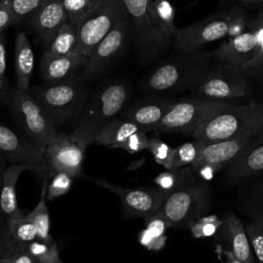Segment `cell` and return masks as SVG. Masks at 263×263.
<instances>
[{
	"label": "cell",
	"mask_w": 263,
	"mask_h": 263,
	"mask_svg": "<svg viewBox=\"0 0 263 263\" xmlns=\"http://www.w3.org/2000/svg\"><path fill=\"white\" fill-rule=\"evenodd\" d=\"M13 63L16 88L22 91H29L31 77L34 72L35 57L32 45L25 32H20L15 37Z\"/></svg>",
	"instance_id": "cell-21"
},
{
	"label": "cell",
	"mask_w": 263,
	"mask_h": 263,
	"mask_svg": "<svg viewBox=\"0 0 263 263\" xmlns=\"http://www.w3.org/2000/svg\"><path fill=\"white\" fill-rule=\"evenodd\" d=\"M149 15L156 31L173 42L177 28L175 26V9L167 0H151Z\"/></svg>",
	"instance_id": "cell-24"
},
{
	"label": "cell",
	"mask_w": 263,
	"mask_h": 263,
	"mask_svg": "<svg viewBox=\"0 0 263 263\" xmlns=\"http://www.w3.org/2000/svg\"><path fill=\"white\" fill-rule=\"evenodd\" d=\"M263 129V104H235L197 126L194 140L212 143L254 135Z\"/></svg>",
	"instance_id": "cell-3"
},
{
	"label": "cell",
	"mask_w": 263,
	"mask_h": 263,
	"mask_svg": "<svg viewBox=\"0 0 263 263\" xmlns=\"http://www.w3.org/2000/svg\"><path fill=\"white\" fill-rule=\"evenodd\" d=\"M5 105L20 130L37 145L46 148L58 137L55 123L30 90L10 88Z\"/></svg>",
	"instance_id": "cell-6"
},
{
	"label": "cell",
	"mask_w": 263,
	"mask_h": 263,
	"mask_svg": "<svg viewBox=\"0 0 263 263\" xmlns=\"http://www.w3.org/2000/svg\"><path fill=\"white\" fill-rule=\"evenodd\" d=\"M235 104L237 101L216 100L201 96L176 101L155 132L192 134L201 123Z\"/></svg>",
	"instance_id": "cell-9"
},
{
	"label": "cell",
	"mask_w": 263,
	"mask_h": 263,
	"mask_svg": "<svg viewBox=\"0 0 263 263\" xmlns=\"http://www.w3.org/2000/svg\"><path fill=\"white\" fill-rule=\"evenodd\" d=\"M77 43L76 27L67 21L51 37L44 51L55 55L69 54L77 50Z\"/></svg>",
	"instance_id": "cell-27"
},
{
	"label": "cell",
	"mask_w": 263,
	"mask_h": 263,
	"mask_svg": "<svg viewBox=\"0 0 263 263\" xmlns=\"http://www.w3.org/2000/svg\"><path fill=\"white\" fill-rule=\"evenodd\" d=\"M32 96L51 117L57 127L76 121L90 95L89 84L75 77L59 83H45L30 88Z\"/></svg>",
	"instance_id": "cell-4"
},
{
	"label": "cell",
	"mask_w": 263,
	"mask_h": 263,
	"mask_svg": "<svg viewBox=\"0 0 263 263\" xmlns=\"http://www.w3.org/2000/svg\"><path fill=\"white\" fill-rule=\"evenodd\" d=\"M175 53L155 65L142 77L139 82L141 91L163 95L198 89L215 62L212 51L200 49Z\"/></svg>",
	"instance_id": "cell-1"
},
{
	"label": "cell",
	"mask_w": 263,
	"mask_h": 263,
	"mask_svg": "<svg viewBox=\"0 0 263 263\" xmlns=\"http://www.w3.org/2000/svg\"><path fill=\"white\" fill-rule=\"evenodd\" d=\"M175 100L159 96L149 95L128 104L120 113L121 117L136 124L141 130L155 132L156 127L175 104Z\"/></svg>",
	"instance_id": "cell-17"
},
{
	"label": "cell",
	"mask_w": 263,
	"mask_h": 263,
	"mask_svg": "<svg viewBox=\"0 0 263 263\" xmlns=\"http://www.w3.org/2000/svg\"><path fill=\"white\" fill-rule=\"evenodd\" d=\"M73 178L64 172L54 173L51 176V181L47 184L46 199L51 200L66 194L72 186Z\"/></svg>",
	"instance_id": "cell-37"
},
{
	"label": "cell",
	"mask_w": 263,
	"mask_h": 263,
	"mask_svg": "<svg viewBox=\"0 0 263 263\" xmlns=\"http://www.w3.org/2000/svg\"><path fill=\"white\" fill-rule=\"evenodd\" d=\"M7 223L11 235L16 242L27 245L38 238L36 226L28 216L12 219L7 221Z\"/></svg>",
	"instance_id": "cell-32"
},
{
	"label": "cell",
	"mask_w": 263,
	"mask_h": 263,
	"mask_svg": "<svg viewBox=\"0 0 263 263\" xmlns=\"http://www.w3.org/2000/svg\"><path fill=\"white\" fill-rule=\"evenodd\" d=\"M123 13L121 0H98L76 26L77 50L87 58Z\"/></svg>",
	"instance_id": "cell-11"
},
{
	"label": "cell",
	"mask_w": 263,
	"mask_h": 263,
	"mask_svg": "<svg viewBox=\"0 0 263 263\" xmlns=\"http://www.w3.org/2000/svg\"><path fill=\"white\" fill-rule=\"evenodd\" d=\"M149 140L150 139H148V137L146 136V133L140 129L128 137V139L121 146V149L129 153L140 152L144 149H148Z\"/></svg>",
	"instance_id": "cell-42"
},
{
	"label": "cell",
	"mask_w": 263,
	"mask_h": 263,
	"mask_svg": "<svg viewBox=\"0 0 263 263\" xmlns=\"http://www.w3.org/2000/svg\"><path fill=\"white\" fill-rule=\"evenodd\" d=\"M249 78L237 66L214 62L205 80L196 90L197 96L237 101L251 93Z\"/></svg>",
	"instance_id": "cell-12"
},
{
	"label": "cell",
	"mask_w": 263,
	"mask_h": 263,
	"mask_svg": "<svg viewBox=\"0 0 263 263\" xmlns=\"http://www.w3.org/2000/svg\"><path fill=\"white\" fill-rule=\"evenodd\" d=\"M6 76V38L4 32H0V101L5 104L10 90Z\"/></svg>",
	"instance_id": "cell-39"
},
{
	"label": "cell",
	"mask_w": 263,
	"mask_h": 263,
	"mask_svg": "<svg viewBox=\"0 0 263 263\" xmlns=\"http://www.w3.org/2000/svg\"><path fill=\"white\" fill-rule=\"evenodd\" d=\"M45 148L37 145L22 132L0 123V153L10 164L27 165L39 175L50 176L44 158Z\"/></svg>",
	"instance_id": "cell-14"
},
{
	"label": "cell",
	"mask_w": 263,
	"mask_h": 263,
	"mask_svg": "<svg viewBox=\"0 0 263 263\" xmlns=\"http://www.w3.org/2000/svg\"><path fill=\"white\" fill-rule=\"evenodd\" d=\"M249 30L256 32L261 38V35H263V12L258 15V17L252 23V25L249 26Z\"/></svg>",
	"instance_id": "cell-48"
},
{
	"label": "cell",
	"mask_w": 263,
	"mask_h": 263,
	"mask_svg": "<svg viewBox=\"0 0 263 263\" xmlns=\"http://www.w3.org/2000/svg\"><path fill=\"white\" fill-rule=\"evenodd\" d=\"M246 231L259 263H263V227L259 223H251Z\"/></svg>",
	"instance_id": "cell-41"
},
{
	"label": "cell",
	"mask_w": 263,
	"mask_h": 263,
	"mask_svg": "<svg viewBox=\"0 0 263 263\" xmlns=\"http://www.w3.org/2000/svg\"><path fill=\"white\" fill-rule=\"evenodd\" d=\"M245 14L228 10L206 16L194 24L178 29L172 42L175 52H193L205 44L220 40L227 35L238 34V25L243 24Z\"/></svg>",
	"instance_id": "cell-7"
},
{
	"label": "cell",
	"mask_w": 263,
	"mask_h": 263,
	"mask_svg": "<svg viewBox=\"0 0 263 263\" xmlns=\"http://www.w3.org/2000/svg\"><path fill=\"white\" fill-rule=\"evenodd\" d=\"M85 179L115 193L120 200L123 215L126 218L140 217L145 221L148 220L159 211L168 194L159 187L124 188L89 176L85 177Z\"/></svg>",
	"instance_id": "cell-13"
},
{
	"label": "cell",
	"mask_w": 263,
	"mask_h": 263,
	"mask_svg": "<svg viewBox=\"0 0 263 263\" xmlns=\"http://www.w3.org/2000/svg\"><path fill=\"white\" fill-rule=\"evenodd\" d=\"M243 4H260L263 3V0H237Z\"/></svg>",
	"instance_id": "cell-50"
},
{
	"label": "cell",
	"mask_w": 263,
	"mask_h": 263,
	"mask_svg": "<svg viewBox=\"0 0 263 263\" xmlns=\"http://www.w3.org/2000/svg\"><path fill=\"white\" fill-rule=\"evenodd\" d=\"M148 150L152 154L154 160L162 165L167 171H171L173 167V158H174V148L170 147L165 142L152 138L149 140Z\"/></svg>",
	"instance_id": "cell-34"
},
{
	"label": "cell",
	"mask_w": 263,
	"mask_h": 263,
	"mask_svg": "<svg viewBox=\"0 0 263 263\" xmlns=\"http://www.w3.org/2000/svg\"><path fill=\"white\" fill-rule=\"evenodd\" d=\"M167 222L159 217L158 215H154L148 220H146V229L154 236L161 237L165 235V230L168 228Z\"/></svg>",
	"instance_id": "cell-45"
},
{
	"label": "cell",
	"mask_w": 263,
	"mask_h": 263,
	"mask_svg": "<svg viewBox=\"0 0 263 263\" xmlns=\"http://www.w3.org/2000/svg\"><path fill=\"white\" fill-rule=\"evenodd\" d=\"M130 29L132 48L139 66H146L164 54L172 42L154 28L150 15L151 0H121Z\"/></svg>",
	"instance_id": "cell-5"
},
{
	"label": "cell",
	"mask_w": 263,
	"mask_h": 263,
	"mask_svg": "<svg viewBox=\"0 0 263 263\" xmlns=\"http://www.w3.org/2000/svg\"><path fill=\"white\" fill-rule=\"evenodd\" d=\"M12 263H37L36 260L30 255L25 243H16L10 256Z\"/></svg>",
	"instance_id": "cell-46"
},
{
	"label": "cell",
	"mask_w": 263,
	"mask_h": 263,
	"mask_svg": "<svg viewBox=\"0 0 263 263\" xmlns=\"http://www.w3.org/2000/svg\"><path fill=\"white\" fill-rule=\"evenodd\" d=\"M86 57L78 50L64 55L43 51L40 60V75L45 83H59L78 77L86 64Z\"/></svg>",
	"instance_id": "cell-19"
},
{
	"label": "cell",
	"mask_w": 263,
	"mask_h": 263,
	"mask_svg": "<svg viewBox=\"0 0 263 263\" xmlns=\"http://www.w3.org/2000/svg\"><path fill=\"white\" fill-rule=\"evenodd\" d=\"M0 263H12V262H11V259L9 257V258H4V259L0 260Z\"/></svg>",
	"instance_id": "cell-51"
},
{
	"label": "cell",
	"mask_w": 263,
	"mask_h": 263,
	"mask_svg": "<svg viewBox=\"0 0 263 263\" xmlns=\"http://www.w3.org/2000/svg\"><path fill=\"white\" fill-rule=\"evenodd\" d=\"M210 204V188L205 184H190L171 192L156 213L170 227H189L202 217Z\"/></svg>",
	"instance_id": "cell-10"
},
{
	"label": "cell",
	"mask_w": 263,
	"mask_h": 263,
	"mask_svg": "<svg viewBox=\"0 0 263 263\" xmlns=\"http://www.w3.org/2000/svg\"><path fill=\"white\" fill-rule=\"evenodd\" d=\"M0 215H1V210H0Z\"/></svg>",
	"instance_id": "cell-53"
},
{
	"label": "cell",
	"mask_w": 263,
	"mask_h": 263,
	"mask_svg": "<svg viewBox=\"0 0 263 263\" xmlns=\"http://www.w3.org/2000/svg\"><path fill=\"white\" fill-rule=\"evenodd\" d=\"M154 183L161 190L171 193L194 183V178L191 168L181 167L159 174L154 179Z\"/></svg>",
	"instance_id": "cell-29"
},
{
	"label": "cell",
	"mask_w": 263,
	"mask_h": 263,
	"mask_svg": "<svg viewBox=\"0 0 263 263\" xmlns=\"http://www.w3.org/2000/svg\"><path fill=\"white\" fill-rule=\"evenodd\" d=\"M68 21L75 27L95 5L93 0H62Z\"/></svg>",
	"instance_id": "cell-35"
},
{
	"label": "cell",
	"mask_w": 263,
	"mask_h": 263,
	"mask_svg": "<svg viewBox=\"0 0 263 263\" xmlns=\"http://www.w3.org/2000/svg\"><path fill=\"white\" fill-rule=\"evenodd\" d=\"M222 224L223 221H221L216 215H209L195 220L190 224L189 229L193 237L203 238L214 235Z\"/></svg>",
	"instance_id": "cell-33"
},
{
	"label": "cell",
	"mask_w": 263,
	"mask_h": 263,
	"mask_svg": "<svg viewBox=\"0 0 263 263\" xmlns=\"http://www.w3.org/2000/svg\"><path fill=\"white\" fill-rule=\"evenodd\" d=\"M227 234L231 251L241 263H254L251 243L239 218L232 215L226 220Z\"/></svg>",
	"instance_id": "cell-25"
},
{
	"label": "cell",
	"mask_w": 263,
	"mask_h": 263,
	"mask_svg": "<svg viewBox=\"0 0 263 263\" xmlns=\"http://www.w3.org/2000/svg\"><path fill=\"white\" fill-rule=\"evenodd\" d=\"M97 1H98V0H93V2H95V3H96V2H97Z\"/></svg>",
	"instance_id": "cell-52"
},
{
	"label": "cell",
	"mask_w": 263,
	"mask_h": 263,
	"mask_svg": "<svg viewBox=\"0 0 263 263\" xmlns=\"http://www.w3.org/2000/svg\"><path fill=\"white\" fill-rule=\"evenodd\" d=\"M240 69L249 80H263V41L255 55L245 63Z\"/></svg>",
	"instance_id": "cell-38"
},
{
	"label": "cell",
	"mask_w": 263,
	"mask_h": 263,
	"mask_svg": "<svg viewBox=\"0 0 263 263\" xmlns=\"http://www.w3.org/2000/svg\"><path fill=\"white\" fill-rule=\"evenodd\" d=\"M67 21L62 0H44L28 24L38 40L46 46L51 37Z\"/></svg>",
	"instance_id": "cell-20"
},
{
	"label": "cell",
	"mask_w": 263,
	"mask_h": 263,
	"mask_svg": "<svg viewBox=\"0 0 263 263\" xmlns=\"http://www.w3.org/2000/svg\"><path fill=\"white\" fill-rule=\"evenodd\" d=\"M48 178H49L48 176L43 178L39 202L35 206V209L28 215V217L33 221V223L36 226L38 238L46 240V241H53V239L49 233V214H48V210H47V206L45 203Z\"/></svg>",
	"instance_id": "cell-28"
},
{
	"label": "cell",
	"mask_w": 263,
	"mask_h": 263,
	"mask_svg": "<svg viewBox=\"0 0 263 263\" xmlns=\"http://www.w3.org/2000/svg\"><path fill=\"white\" fill-rule=\"evenodd\" d=\"M7 166H8V162L6 161L4 156L0 153V188H1V184H2L3 175H4V172L7 168Z\"/></svg>",
	"instance_id": "cell-49"
},
{
	"label": "cell",
	"mask_w": 263,
	"mask_h": 263,
	"mask_svg": "<svg viewBox=\"0 0 263 263\" xmlns=\"http://www.w3.org/2000/svg\"><path fill=\"white\" fill-rule=\"evenodd\" d=\"M217 254L221 263H241L232 253V251L217 247Z\"/></svg>",
	"instance_id": "cell-47"
},
{
	"label": "cell",
	"mask_w": 263,
	"mask_h": 263,
	"mask_svg": "<svg viewBox=\"0 0 263 263\" xmlns=\"http://www.w3.org/2000/svg\"><path fill=\"white\" fill-rule=\"evenodd\" d=\"M26 247L37 263H63L54 241H46L36 238L27 243Z\"/></svg>",
	"instance_id": "cell-30"
},
{
	"label": "cell",
	"mask_w": 263,
	"mask_h": 263,
	"mask_svg": "<svg viewBox=\"0 0 263 263\" xmlns=\"http://www.w3.org/2000/svg\"><path fill=\"white\" fill-rule=\"evenodd\" d=\"M261 173H263V144L229 165L227 177L232 181H239Z\"/></svg>",
	"instance_id": "cell-26"
},
{
	"label": "cell",
	"mask_w": 263,
	"mask_h": 263,
	"mask_svg": "<svg viewBox=\"0 0 263 263\" xmlns=\"http://www.w3.org/2000/svg\"><path fill=\"white\" fill-rule=\"evenodd\" d=\"M13 11L16 25L29 22L33 14L42 5L44 0H8Z\"/></svg>",
	"instance_id": "cell-36"
},
{
	"label": "cell",
	"mask_w": 263,
	"mask_h": 263,
	"mask_svg": "<svg viewBox=\"0 0 263 263\" xmlns=\"http://www.w3.org/2000/svg\"><path fill=\"white\" fill-rule=\"evenodd\" d=\"M261 42L262 39L256 32L248 30L230 36L212 51V55L215 62L241 68L245 63L255 55Z\"/></svg>",
	"instance_id": "cell-18"
},
{
	"label": "cell",
	"mask_w": 263,
	"mask_h": 263,
	"mask_svg": "<svg viewBox=\"0 0 263 263\" xmlns=\"http://www.w3.org/2000/svg\"><path fill=\"white\" fill-rule=\"evenodd\" d=\"M140 130L133 122L120 117H114L97 135L93 143L111 148H121L130 135Z\"/></svg>",
	"instance_id": "cell-23"
},
{
	"label": "cell",
	"mask_w": 263,
	"mask_h": 263,
	"mask_svg": "<svg viewBox=\"0 0 263 263\" xmlns=\"http://www.w3.org/2000/svg\"><path fill=\"white\" fill-rule=\"evenodd\" d=\"M16 243L11 235L6 219L0 215V260L9 258Z\"/></svg>",
	"instance_id": "cell-40"
},
{
	"label": "cell",
	"mask_w": 263,
	"mask_h": 263,
	"mask_svg": "<svg viewBox=\"0 0 263 263\" xmlns=\"http://www.w3.org/2000/svg\"><path fill=\"white\" fill-rule=\"evenodd\" d=\"M139 241L142 246H144L150 251H159L164 247L166 236L164 235L161 237H156L145 228L139 234Z\"/></svg>",
	"instance_id": "cell-43"
},
{
	"label": "cell",
	"mask_w": 263,
	"mask_h": 263,
	"mask_svg": "<svg viewBox=\"0 0 263 263\" xmlns=\"http://www.w3.org/2000/svg\"><path fill=\"white\" fill-rule=\"evenodd\" d=\"M205 143L194 140L186 142L177 148H174V158L172 170H178L186 165H191L200 155ZM171 170V171H172Z\"/></svg>",
	"instance_id": "cell-31"
},
{
	"label": "cell",
	"mask_w": 263,
	"mask_h": 263,
	"mask_svg": "<svg viewBox=\"0 0 263 263\" xmlns=\"http://www.w3.org/2000/svg\"><path fill=\"white\" fill-rule=\"evenodd\" d=\"M129 45H132L130 29L124 12L87 57L86 64L79 75L80 79L89 84L107 75L124 57Z\"/></svg>",
	"instance_id": "cell-8"
},
{
	"label": "cell",
	"mask_w": 263,
	"mask_h": 263,
	"mask_svg": "<svg viewBox=\"0 0 263 263\" xmlns=\"http://www.w3.org/2000/svg\"><path fill=\"white\" fill-rule=\"evenodd\" d=\"M132 93V83L125 78H113L100 83L90 92L69 138L87 148L99 132L128 105Z\"/></svg>",
	"instance_id": "cell-2"
},
{
	"label": "cell",
	"mask_w": 263,
	"mask_h": 263,
	"mask_svg": "<svg viewBox=\"0 0 263 263\" xmlns=\"http://www.w3.org/2000/svg\"><path fill=\"white\" fill-rule=\"evenodd\" d=\"M85 149L79 143L74 142L66 134H60L44 151V158L49 175L64 172L73 179L78 177L82 171Z\"/></svg>",
	"instance_id": "cell-16"
},
{
	"label": "cell",
	"mask_w": 263,
	"mask_h": 263,
	"mask_svg": "<svg viewBox=\"0 0 263 263\" xmlns=\"http://www.w3.org/2000/svg\"><path fill=\"white\" fill-rule=\"evenodd\" d=\"M13 25H16V22L9 1L0 0V32Z\"/></svg>",
	"instance_id": "cell-44"
},
{
	"label": "cell",
	"mask_w": 263,
	"mask_h": 263,
	"mask_svg": "<svg viewBox=\"0 0 263 263\" xmlns=\"http://www.w3.org/2000/svg\"><path fill=\"white\" fill-rule=\"evenodd\" d=\"M27 170H30L27 165L9 164L4 172L0 188V210L6 221L24 217L17 205L15 188L18 177Z\"/></svg>",
	"instance_id": "cell-22"
},
{
	"label": "cell",
	"mask_w": 263,
	"mask_h": 263,
	"mask_svg": "<svg viewBox=\"0 0 263 263\" xmlns=\"http://www.w3.org/2000/svg\"><path fill=\"white\" fill-rule=\"evenodd\" d=\"M263 144V129L247 137L205 143L199 157L191 164L192 170L210 165L217 172L233 164L239 158Z\"/></svg>",
	"instance_id": "cell-15"
}]
</instances>
